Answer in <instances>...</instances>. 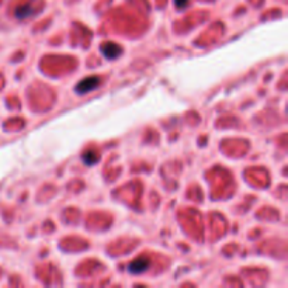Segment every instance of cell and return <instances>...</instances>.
I'll return each mask as SVG.
<instances>
[{
	"instance_id": "6da1fadb",
	"label": "cell",
	"mask_w": 288,
	"mask_h": 288,
	"mask_svg": "<svg viewBox=\"0 0 288 288\" xmlns=\"http://www.w3.org/2000/svg\"><path fill=\"white\" fill-rule=\"evenodd\" d=\"M98 85H100V78H97V76H89V78L79 82L78 86H76V93L78 94H86V93L97 89Z\"/></svg>"
},
{
	"instance_id": "7a4b0ae2",
	"label": "cell",
	"mask_w": 288,
	"mask_h": 288,
	"mask_svg": "<svg viewBox=\"0 0 288 288\" xmlns=\"http://www.w3.org/2000/svg\"><path fill=\"white\" fill-rule=\"evenodd\" d=\"M149 266H151L149 257L141 256V257L135 259L134 262L130 263V267H128V269H130L132 274H141V273H145L146 270L149 269Z\"/></svg>"
},
{
	"instance_id": "3957f363",
	"label": "cell",
	"mask_w": 288,
	"mask_h": 288,
	"mask_svg": "<svg viewBox=\"0 0 288 288\" xmlns=\"http://www.w3.org/2000/svg\"><path fill=\"white\" fill-rule=\"evenodd\" d=\"M101 52H103L105 58L116 59L121 53V48L114 42H105L104 45L101 46Z\"/></svg>"
},
{
	"instance_id": "277c9868",
	"label": "cell",
	"mask_w": 288,
	"mask_h": 288,
	"mask_svg": "<svg viewBox=\"0 0 288 288\" xmlns=\"http://www.w3.org/2000/svg\"><path fill=\"white\" fill-rule=\"evenodd\" d=\"M31 12V7L30 6H24V7H19L17 10H16V17L17 19H24L27 17L28 14Z\"/></svg>"
},
{
	"instance_id": "5b68a950",
	"label": "cell",
	"mask_w": 288,
	"mask_h": 288,
	"mask_svg": "<svg viewBox=\"0 0 288 288\" xmlns=\"http://www.w3.org/2000/svg\"><path fill=\"white\" fill-rule=\"evenodd\" d=\"M98 159V156H96L94 153H86L85 156H83V162H85L87 166H92L96 160Z\"/></svg>"
},
{
	"instance_id": "8992f818",
	"label": "cell",
	"mask_w": 288,
	"mask_h": 288,
	"mask_svg": "<svg viewBox=\"0 0 288 288\" xmlns=\"http://www.w3.org/2000/svg\"><path fill=\"white\" fill-rule=\"evenodd\" d=\"M189 0H175V5H176L177 9H184L186 5H187Z\"/></svg>"
}]
</instances>
